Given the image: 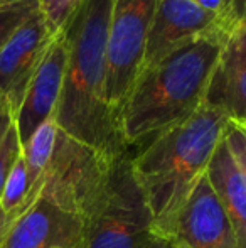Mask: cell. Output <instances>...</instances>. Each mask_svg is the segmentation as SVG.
Masks as SVG:
<instances>
[{"instance_id":"cell-11","label":"cell","mask_w":246,"mask_h":248,"mask_svg":"<svg viewBox=\"0 0 246 248\" xmlns=\"http://www.w3.org/2000/svg\"><path fill=\"white\" fill-rule=\"evenodd\" d=\"M66 54L68 51H66L64 32H59L47 47L15 113V127L19 132L20 144H26L27 139L44 122L54 117L64 83Z\"/></svg>"},{"instance_id":"cell-6","label":"cell","mask_w":246,"mask_h":248,"mask_svg":"<svg viewBox=\"0 0 246 248\" xmlns=\"http://www.w3.org/2000/svg\"><path fill=\"white\" fill-rule=\"evenodd\" d=\"M159 0H112L106 100L120 124L122 108L142 71L145 44Z\"/></svg>"},{"instance_id":"cell-12","label":"cell","mask_w":246,"mask_h":248,"mask_svg":"<svg viewBox=\"0 0 246 248\" xmlns=\"http://www.w3.org/2000/svg\"><path fill=\"white\" fill-rule=\"evenodd\" d=\"M204 103L230 122L246 125V27H236L223 44L207 83Z\"/></svg>"},{"instance_id":"cell-23","label":"cell","mask_w":246,"mask_h":248,"mask_svg":"<svg viewBox=\"0 0 246 248\" xmlns=\"http://www.w3.org/2000/svg\"><path fill=\"white\" fill-rule=\"evenodd\" d=\"M241 127H243V128H245V132H246V125H241Z\"/></svg>"},{"instance_id":"cell-10","label":"cell","mask_w":246,"mask_h":248,"mask_svg":"<svg viewBox=\"0 0 246 248\" xmlns=\"http://www.w3.org/2000/svg\"><path fill=\"white\" fill-rule=\"evenodd\" d=\"M169 242L177 248H236L230 218L207 176L186 199Z\"/></svg>"},{"instance_id":"cell-21","label":"cell","mask_w":246,"mask_h":248,"mask_svg":"<svg viewBox=\"0 0 246 248\" xmlns=\"http://www.w3.org/2000/svg\"><path fill=\"white\" fill-rule=\"evenodd\" d=\"M145 248H177L172 242L169 240H164V238H157V236H152L150 242L147 243Z\"/></svg>"},{"instance_id":"cell-2","label":"cell","mask_w":246,"mask_h":248,"mask_svg":"<svg viewBox=\"0 0 246 248\" xmlns=\"http://www.w3.org/2000/svg\"><path fill=\"white\" fill-rule=\"evenodd\" d=\"M221 111L203 103L187 120L155 135L131 159L135 179L152 213V235L171 240L177 216L196 184L206 176L226 130Z\"/></svg>"},{"instance_id":"cell-1","label":"cell","mask_w":246,"mask_h":248,"mask_svg":"<svg viewBox=\"0 0 246 248\" xmlns=\"http://www.w3.org/2000/svg\"><path fill=\"white\" fill-rule=\"evenodd\" d=\"M110 12L112 0H81L62 31L68 54L54 120L69 137L116 159L128 145L106 100Z\"/></svg>"},{"instance_id":"cell-14","label":"cell","mask_w":246,"mask_h":248,"mask_svg":"<svg viewBox=\"0 0 246 248\" xmlns=\"http://www.w3.org/2000/svg\"><path fill=\"white\" fill-rule=\"evenodd\" d=\"M58 132H59V127H58L54 117H51L49 120L44 122V124L27 139L26 144H22V155H24V160H26L27 181H29V193H27L26 202H24L22 209H20V215H22L26 209H29L30 206L36 202V199L39 198L37 186H39L41 177H43L44 170L49 166V160H51V157H53ZM19 216H17V218H19Z\"/></svg>"},{"instance_id":"cell-5","label":"cell","mask_w":246,"mask_h":248,"mask_svg":"<svg viewBox=\"0 0 246 248\" xmlns=\"http://www.w3.org/2000/svg\"><path fill=\"white\" fill-rule=\"evenodd\" d=\"M113 162L115 159L69 137L59 128L53 157L41 177L37 193L85 221L108 183Z\"/></svg>"},{"instance_id":"cell-7","label":"cell","mask_w":246,"mask_h":248,"mask_svg":"<svg viewBox=\"0 0 246 248\" xmlns=\"http://www.w3.org/2000/svg\"><path fill=\"white\" fill-rule=\"evenodd\" d=\"M230 32L216 12L203 9L189 0H159L147 36L142 71L197 37Z\"/></svg>"},{"instance_id":"cell-18","label":"cell","mask_w":246,"mask_h":248,"mask_svg":"<svg viewBox=\"0 0 246 248\" xmlns=\"http://www.w3.org/2000/svg\"><path fill=\"white\" fill-rule=\"evenodd\" d=\"M224 140H226L228 147H230L231 154H233L234 160L240 166L243 177L246 181V132L241 125L230 122L224 130Z\"/></svg>"},{"instance_id":"cell-16","label":"cell","mask_w":246,"mask_h":248,"mask_svg":"<svg viewBox=\"0 0 246 248\" xmlns=\"http://www.w3.org/2000/svg\"><path fill=\"white\" fill-rule=\"evenodd\" d=\"M39 10V0H5L0 3V49Z\"/></svg>"},{"instance_id":"cell-20","label":"cell","mask_w":246,"mask_h":248,"mask_svg":"<svg viewBox=\"0 0 246 248\" xmlns=\"http://www.w3.org/2000/svg\"><path fill=\"white\" fill-rule=\"evenodd\" d=\"M189 2L196 3V5L203 7V9L211 10V12H216L217 16L223 19V22H224V12H226L228 0H189Z\"/></svg>"},{"instance_id":"cell-4","label":"cell","mask_w":246,"mask_h":248,"mask_svg":"<svg viewBox=\"0 0 246 248\" xmlns=\"http://www.w3.org/2000/svg\"><path fill=\"white\" fill-rule=\"evenodd\" d=\"M152 213L123 154L112 166L108 183L85 219L79 248H145L152 238Z\"/></svg>"},{"instance_id":"cell-3","label":"cell","mask_w":246,"mask_h":248,"mask_svg":"<svg viewBox=\"0 0 246 248\" xmlns=\"http://www.w3.org/2000/svg\"><path fill=\"white\" fill-rule=\"evenodd\" d=\"M228 36L197 37L138 75L120 113L125 144H138L175 127L204 103L211 73Z\"/></svg>"},{"instance_id":"cell-8","label":"cell","mask_w":246,"mask_h":248,"mask_svg":"<svg viewBox=\"0 0 246 248\" xmlns=\"http://www.w3.org/2000/svg\"><path fill=\"white\" fill-rule=\"evenodd\" d=\"M56 36L39 10L0 49V98L7 101L14 117L34 73Z\"/></svg>"},{"instance_id":"cell-13","label":"cell","mask_w":246,"mask_h":248,"mask_svg":"<svg viewBox=\"0 0 246 248\" xmlns=\"http://www.w3.org/2000/svg\"><path fill=\"white\" fill-rule=\"evenodd\" d=\"M206 176L230 218L236 248H246V181L224 135L211 157Z\"/></svg>"},{"instance_id":"cell-24","label":"cell","mask_w":246,"mask_h":248,"mask_svg":"<svg viewBox=\"0 0 246 248\" xmlns=\"http://www.w3.org/2000/svg\"><path fill=\"white\" fill-rule=\"evenodd\" d=\"M2 2H5V0H0V3H2Z\"/></svg>"},{"instance_id":"cell-19","label":"cell","mask_w":246,"mask_h":248,"mask_svg":"<svg viewBox=\"0 0 246 248\" xmlns=\"http://www.w3.org/2000/svg\"><path fill=\"white\" fill-rule=\"evenodd\" d=\"M224 24L230 31L236 27H246V0H228Z\"/></svg>"},{"instance_id":"cell-15","label":"cell","mask_w":246,"mask_h":248,"mask_svg":"<svg viewBox=\"0 0 246 248\" xmlns=\"http://www.w3.org/2000/svg\"><path fill=\"white\" fill-rule=\"evenodd\" d=\"M29 193V181H27V169L24 155L20 154L17 162L14 164L5 184H3L2 194H0V208L7 215L9 221L12 223L20 215L24 202Z\"/></svg>"},{"instance_id":"cell-9","label":"cell","mask_w":246,"mask_h":248,"mask_svg":"<svg viewBox=\"0 0 246 248\" xmlns=\"http://www.w3.org/2000/svg\"><path fill=\"white\" fill-rule=\"evenodd\" d=\"M85 221L46 196L10 223L0 248H79Z\"/></svg>"},{"instance_id":"cell-22","label":"cell","mask_w":246,"mask_h":248,"mask_svg":"<svg viewBox=\"0 0 246 248\" xmlns=\"http://www.w3.org/2000/svg\"><path fill=\"white\" fill-rule=\"evenodd\" d=\"M9 226H10L9 218H7V215L3 213V209L0 208V242H2L3 235H5V232L9 230Z\"/></svg>"},{"instance_id":"cell-17","label":"cell","mask_w":246,"mask_h":248,"mask_svg":"<svg viewBox=\"0 0 246 248\" xmlns=\"http://www.w3.org/2000/svg\"><path fill=\"white\" fill-rule=\"evenodd\" d=\"M79 3L81 0H39L41 12L53 34H59L64 31Z\"/></svg>"}]
</instances>
